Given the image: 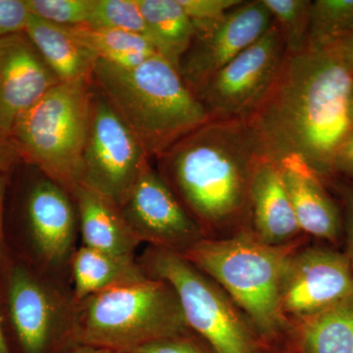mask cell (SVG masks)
Here are the masks:
<instances>
[{
  "label": "cell",
  "mask_w": 353,
  "mask_h": 353,
  "mask_svg": "<svg viewBox=\"0 0 353 353\" xmlns=\"http://www.w3.org/2000/svg\"><path fill=\"white\" fill-rule=\"evenodd\" d=\"M345 234H347V256L353 272V190L348 192L345 201Z\"/></svg>",
  "instance_id": "cell-34"
},
{
  "label": "cell",
  "mask_w": 353,
  "mask_h": 353,
  "mask_svg": "<svg viewBox=\"0 0 353 353\" xmlns=\"http://www.w3.org/2000/svg\"><path fill=\"white\" fill-rule=\"evenodd\" d=\"M75 201L83 246L121 257H134L141 243L120 208L94 190L77 185Z\"/></svg>",
  "instance_id": "cell-17"
},
{
  "label": "cell",
  "mask_w": 353,
  "mask_h": 353,
  "mask_svg": "<svg viewBox=\"0 0 353 353\" xmlns=\"http://www.w3.org/2000/svg\"><path fill=\"white\" fill-rule=\"evenodd\" d=\"M334 170L353 176V130L336 153Z\"/></svg>",
  "instance_id": "cell-32"
},
{
  "label": "cell",
  "mask_w": 353,
  "mask_h": 353,
  "mask_svg": "<svg viewBox=\"0 0 353 353\" xmlns=\"http://www.w3.org/2000/svg\"><path fill=\"white\" fill-rule=\"evenodd\" d=\"M92 85V80L58 83L16 120L9 136L21 162L70 194L80 183Z\"/></svg>",
  "instance_id": "cell-6"
},
{
  "label": "cell",
  "mask_w": 353,
  "mask_h": 353,
  "mask_svg": "<svg viewBox=\"0 0 353 353\" xmlns=\"http://www.w3.org/2000/svg\"><path fill=\"white\" fill-rule=\"evenodd\" d=\"M294 245H270L254 234L202 239L179 254L212 279L245 313L253 330L274 336L285 326L280 287Z\"/></svg>",
  "instance_id": "cell-5"
},
{
  "label": "cell",
  "mask_w": 353,
  "mask_h": 353,
  "mask_svg": "<svg viewBox=\"0 0 353 353\" xmlns=\"http://www.w3.org/2000/svg\"><path fill=\"white\" fill-rule=\"evenodd\" d=\"M294 324L301 353H353V294Z\"/></svg>",
  "instance_id": "cell-22"
},
{
  "label": "cell",
  "mask_w": 353,
  "mask_h": 353,
  "mask_svg": "<svg viewBox=\"0 0 353 353\" xmlns=\"http://www.w3.org/2000/svg\"><path fill=\"white\" fill-rule=\"evenodd\" d=\"M146 27V39L158 54L180 68L183 55L196 38L194 23L178 0H137ZM180 71V70H179Z\"/></svg>",
  "instance_id": "cell-21"
},
{
  "label": "cell",
  "mask_w": 353,
  "mask_h": 353,
  "mask_svg": "<svg viewBox=\"0 0 353 353\" xmlns=\"http://www.w3.org/2000/svg\"><path fill=\"white\" fill-rule=\"evenodd\" d=\"M270 11L282 34L287 54H296L307 48L309 18L312 1L309 0H262Z\"/></svg>",
  "instance_id": "cell-25"
},
{
  "label": "cell",
  "mask_w": 353,
  "mask_h": 353,
  "mask_svg": "<svg viewBox=\"0 0 353 353\" xmlns=\"http://www.w3.org/2000/svg\"><path fill=\"white\" fill-rule=\"evenodd\" d=\"M87 26L119 30L146 39L145 19L137 0H94Z\"/></svg>",
  "instance_id": "cell-26"
},
{
  "label": "cell",
  "mask_w": 353,
  "mask_h": 353,
  "mask_svg": "<svg viewBox=\"0 0 353 353\" xmlns=\"http://www.w3.org/2000/svg\"><path fill=\"white\" fill-rule=\"evenodd\" d=\"M353 71L336 44L285 54L263 101L245 121L265 157L315 175L334 171L353 130Z\"/></svg>",
  "instance_id": "cell-1"
},
{
  "label": "cell",
  "mask_w": 353,
  "mask_h": 353,
  "mask_svg": "<svg viewBox=\"0 0 353 353\" xmlns=\"http://www.w3.org/2000/svg\"><path fill=\"white\" fill-rule=\"evenodd\" d=\"M352 30L353 0L312 1L307 46L320 48L333 46Z\"/></svg>",
  "instance_id": "cell-24"
},
{
  "label": "cell",
  "mask_w": 353,
  "mask_h": 353,
  "mask_svg": "<svg viewBox=\"0 0 353 353\" xmlns=\"http://www.w3.org/2000/svg\"><path fill=\"white\" fill-rule=\"evenodd\" d=\"M352 119H353V94H352Z\"/></svg>",
  "instance_id": "cell-38"
},
{
  "label": "cell",
  "mask_w": 353,
  "mask_h": 353,
  "mask_svg": "<svg viewBox=\"0 0 353 353\" xmlns=\"http://www.w3.org/2000/svg\"><path fill=\"white\" fill-rule=\"evenodd\" d=\"M25 32L60 82L92 80L97 58L74 38L68 27L31 15Z\"/></svg>",
  "instance_id": "cell-19"
},
{
  "label": "cell",
  "mask_w": 353,
  "mask_h": 353,
  "mask_svg": "<svg viewBox=\"0 0 353 353\" xmlns=\"http://www.w3.org/2000/svg\"><path fill=\"white\" fill-rule=\"evenodd\" d=\"M119 208L139 241L152 248L182 253L204 239L203 228L150 165Z\"/></svg>",
  "instance_id": "cell-11"
},
{
  "label": "cell",
  "mask_w": 353,
  "mask_h": 353,
  "mask_svg": "<svg viewBox=\"0 0 353 353\" xmlns=\"http://www.w3.org/2000/svg\"><path fill=\"white\" fill-rule=\"evenodd\" d=\"M353 294V272L347 255L323 248L294 250L280 287L285 321L303 319Z\"/></svg>",
  "instance_id": "cell-10"
},
{
  "label": "cell",
  "mask_w": 353,
  "mask_h": 353,
  "mask_svg": "<svg viewBox=\"0 0 353 353\" xmlns=\"http://www.w3.org/2000/svg\"><path fill=\"white\" fill-rule=\"evenodd\" d=\"M285 54L282 34L273 21L268 31L196 92L210 120H245L275 83Z\"/></svg>",
  "instance_id": "cell-9"
},
{
  "label": "cell",
  "mask_w": 353,
  "mask_h": 353,
  "mask_svg": "<svg viewBox=\"0 0 353 353\" xmlns=\"http://www.w3.org/2000/svg\"><path fill=\"white\" fill-rule=\"evenodd\" d=\"M265 157L245 120H209L159 157L179 196L202 228L240 218L250 206L255 166Z\"/></svg>",
  "instance_id": "cell-2"
},
{
  "label": "cell",
  "mask_w": 353,
  "mask_h": 353,
  "mask_svg": "<svg viewBox=\"0 0 353 353\" xmlns=\"http://www.w3.org/2000/svg\"><path fill=\"white\" fill-rule=\"evenodd\" d=\"M75 304L88 297L148 277L134 257H121L82 246L72 257Z\"/></svg>",
  "instance_id": "cell-20"
},
{
  "label": "cell",
  "mask_w": 353,
  "mask_h": 353,
  "mask_svg": "<svg viewBox=\"0 0 353 353\" xmlns=\"http://www.w3.org/2000/svg\"><path fill=\"white\" fill-rule=\"evenodd\" d=\"M59 83L26 32L0 38V136Z\"/></svg>",
  "instance_id": "cell-14"
},
{
  "label": "cell",
  "mask_w": 353,
  "mask_h": 353,
  "mask_svg": "<svg viewBox=\"0 0 353 353\" xmlns=\"http://www.w3.org/2000/svg\"><path fill=\"white\" fill-rule=\"evenodd\" d=\"M196 31L215 24L243 0H178Z\"/></svg>",
  "instance_id": "cell-28"
},
{
  "label": "cell",
  "mask_w": 353,
  "mask_h": 353,
  "mask_svg": "<svg viewBox=\"0 0 353 353\" xmlns=\"http://www.w3.org/2000/svg\"><path fill=\"white\" fill-rule=\"evenodd\" d=\"M281 167L301 232L324 240H338L341 233L340 214L317 175L303 167Z\"/></svg>",
  "instance_id": "cell-18"
},
{
  "label": "cell",
  "mask_w": 353,
  "mask_h": 353,
  "mask_svg": "<svg viewBox=\"0 0 353 353\" xmlns=\"http://www.w3.org/2000/svg\"><path fill=\"white\" fill-rule=\"evenodd\" d=\"M150 158L136 134L92 83L90 128L79 185L121 208L150 166Z\"/></svg>",
  "instance_id": "cell-8"
},
{
  "label": "cell",
  "mask_w": 353,
  "mask_h": 353,
  "mask_svg": "<svg viewBox=\"0 0 353 353\" xmlns=\"http://www.w3.org/2000/svg\"><path fill=\"white\" fill-rule=\"evenodd\" d=\"M76 305L70 336L78 345L131 353L190 331L175 290L150 276L94 294Z\"/></svg>",
  "instance_id": "cell-4"
},
{
  "label": "cell",
  "mask_w": 353,
  "mask_h": 353,
  "mask_svg": "<svg viewBox=\"0 0 353 353\" xmlns=\"http://www.w3.org/2000/svg\"><path fill=\"white\" fill-rule=\"evenodd\" d=\"M32 16L53 24L75 27L88 25L94 0H26Z\"/></svg>",
  "instance_id": "cell-27"
},
{
  "label": "cell",
  "mask_w": 353,
  "mask_h": 353,
  "mask_svg": "<svg viewBox=\"0 0 353 353\" xmlns=\"http://www.w3.org/2000/svg\"><path fill=\"white\" fill-rule=\"evenodd\" d=\"M68 28L97 60L115 66L132 68L157 53L150 41L139 34L87 25Z\"/></svg>",
  "instance_id": "cell-23"
},
{
  "label": "cell",
  "mask_w": 353,
  "mask_h": 353,
  "mask_svg": "<svg viewBox=\"0 0 353 353\" xmlns=\"http://www.w3.org/2000/svg\"><path fill=\"white\" fill-rule=\"evenodd\" d=\"M273 24L262 0L243 1L215 24L196 31L180 62V73L196 94L206 81L252 46Z\"/></svg>",
  "instance_id": "cell-12"
},
{
  "label": "cell",
  "mask_w": 353,
  "mask_h": 353,
  "mask_svg": "<svg viewBox=\"0 0 353 353\" xmlns=\"http://www.w3.org/2000/svg\"><path fill=\"white\" fill-rule=\"evenodd\" d=\"M343 61L353 71V30L336 43Z\"/></svg>",
  "instance_id": "cell-35"
},
{
  "label": "cell",
  "mask_w": 353,
  "mask_h": 353,
  "mask_svg": "<svg viewBox=\"0 0 353 353\" xmlns=\"http://www.w3.org/2000/svg\"><path fill=\"white\" fill-rule=\"evenodd\" d=\"M67 353H115L110 350H103V348H97L88 347V345H77L73 350Z\"/></svg>",
  "instance_id": "cell-37"
},
{
  "label": "cell",
  "mask_w": 353,
  "mask_h": 353,
  "mask_svg": "<svg viewBox=\"0 0 353 353\" xmlns=\"http://www.w3.org/2000/svg\"><path fill=\"white\" fill-rule=\"evenodd\" d=\"M131 353H206L189 333L161 339L137 348Z\"/></svg>",
  "instance_id": "cell-31"
},
{
  "label": "cell",
  "mask_w": 353,
  "mask_h": 353,
  "mask_svg": "<svg viewBox=\"0 0 353 353\" xmlns=\"http://www.w3.org/2000/svg\"><path fill=\"white\" fill-rule=\"evenodd\" d=\"M0 353H11L8 341H7L6 323H4L1 310H0Z\"/></svg>",
  "instance_id": "cell-36"
},
{
  "label": "cell",
  "mask_w": 353,
  "mask_h": 353,
  "mask_svg": "<svg viewBox=\"0 0 353 353\" xmlns=\"http://www.w3.org/2000/svg\"><path fill=\"white\" fill-rule=\"evenodd\" d=\"M70 196L66 190L43 175L26 192L23 204L26 234L38 257L48 264L63 261L73 245L77 210Z\"/></svg>",
  "instance_id": "cell-15"
},
{
  "label": "cell",
  "mask_w": 353,
  "mask_h": 353,
  "mask_svg": "<svg viewBox=\"0 0 353 353\" xmlns=\"http://www.w3.org/2000/svg\"><path fill=\"white\" fill-rule=\"evenodd\" d=\"M250 206L254 236L270 245H289L301 233L292 202L285 189L282 167L263 157L253 171Z\"/></svg>",
  "instance_id": "cell-16"
},
{
  "label": "cell",
  "mask_w": 353,
  "mask_h": 353,
  "mask_svg": "<svg viewBox=\"0 0 353 353\" xmlns=\"http://www.w3.org/2000/svg\"><path fill=\"white\" fill-rule=\"evenodd\" d=\"M31 15L26 0H0V38L25 32Z\"/></svg>",
  "instance_id": "cell-29"
},
{
  "label": "cell",
  "mask_w": 353,
  "mask_h": 353,
  "mask_svg": "<svg viewBox=\"0 0 353 353\" xmlns=\"http://www.w3.org/2000/svg\"><path fill=\"white\" fill-rule=\"evenodd\" d=\"M9 173L0 172V301H1L2 290L9 269L14 259L9 248L6 233V222H4V206L7 185H8Z\"/></svg>",
  "instance_id": "cell-30"
},
{
  "label": "cell",
  "mask_w": 353,
  "mask_h": 353,
  "mask_svg": "<svg viewBox=\"0 0 353 353\" xmlns=\"http://www.w3.org/2000/svg\"><path fill=\"white\" fill-rule=\"evenodd\" d=\"M0 310L24 353H44L65 321L59 297L22 261L14 260L4 283Z\"/></svg>",
  "instance_id": "cell-13"
},
{
  "label": "cell",
  "mask_w": 353,
  "mask_h": 353,
  "mask_svg": "<svg viewBox=\"0 0 353 353\" xmlns=\"http://www.w3.org/2000/svg\"><path fill=\"white\" fill-rule=\"evenodd\" d=\"M20 162L10 139L0 136V172L10 173Z\"/></svg>",
  "instance_id": "cell-33"
},
{
  "label": "cell",
  "mask_w": 353,
  "mask_h": 353,
  "mask_svg": "<svg viewBox=\"0 0 353 353\" xmlns=\"http://www.w3.org/2000/svg\"><path fill=\"white\" fill-rule=\"evenodd\" d=\"M92 81L150 157L210 120L180 71L158 53L132 68L97 60Z\"/></svg>",
  "instance_id": "cell-3"
},
{
  "label": "cell",
  "mask_w": 353,
  "mask_h": 353,
  "mask_svg": "<svg viewBox=\"0 0 353 353\" xmlns=\"http://www.w3.org/2000/svg\"><path fill=\"white\" fill-rule=\"evenodd\" d=\"M175 290L190 330L216 353H256L252 326L212 279L179 253L152 248L139 262Z\"/></svg>",
  "instance_id": "cell-7"
}]
</instances>
